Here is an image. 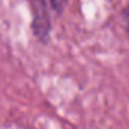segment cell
<instances>
[{
    "label": "cell",
    "mask_w": 129,
    "mask_h": 129,
    "mask_svg": "<svg viewBox=\"0 0 129 129\" xmlns=\"http://www.w3.org/2000/svg\"><path fill=\"white\" fill-rule=\"evenodd\" d=\"M125 23H126V29L129 32V8H126V11H125Z\"/></svg>",
    "instance_id": "1"
}]
</instances>
